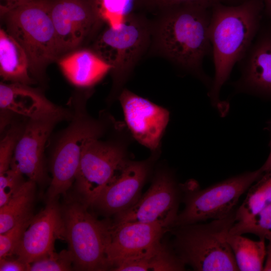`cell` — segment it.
<instances>
[{"mask_svg":"<svg viewBox=\"0 0 271 271\" xmlns=\"http://www.w3.org/2000/svg\"><path fill=\"white\" fill-rule=\"evenodd\" d=\"M211 8L194 5L173 7L152 22L150 52L200 80L210 88L212 81L203 69L211 53L209 39Z\"/></svg>","mask_w":271,"mask_h":271,"instance_id":"cell-1","label":"cell"},{"mask_svg":"<svg viewBox=\"0 0 271 271\" xmlns=\"http://www.w3.org/2000/svg\"><path fill=\"white\" fill-rule=\"evenodd\" d=\"M263 13L261 0H244L235 5L218 3L211 8L209 39L215 74L208 96L222 115L227 111L228 104L220 100L221 89L250 47Z\"/></svg>","mask_w":271,"mask_h":271,"instance_id":"cell-2","label":"cell"},{"mask_svg":"<svg viewBox=\"0 0 271 271\" xmlns=\"http://www.w3.org/2000/svg\"><path fill=\"white\" fill-rule=\"evenodd\" d=\"M87 95L74 98L70 103V122L60 133L52 152V178L46 194L47 201L66 195L74 184L86 142L104 136L116 122L105 111L98 118L90 115L86 108Z\"/></svg>","mask_w":271,"mask_h":271,"instance_id":"cell-3","label":"cell"},{"mask_svg":"<svg viewBox=\"0 0 271 271\" xmlns=\"http://www.w3.org/2000/svg\"><path fill=\"white\" fill-rule=\"evenodd\" d=\"M104 136L84 145L74 182L76 197L88 207L130 160L133 138L124 123L116 121L109 136Z\"/></svg>","mask_w":271,"mask_h":271,"instance_id":"cell-4","label":"cell"},{"mask_svg":"<svg viewBox=\"0 0 271 271\" xmlns=\"http://www.w3.org/2000/svg\"><path fill=\"white\" fill-rule=\"evenodd\" d=\"M151 35L152 22L143 13L132 11L118 28L107 26L96 39L92 50L111 68L109 103L118 99L135 66L149 49Z\"/></svg>","mask_w":271,"mask_h":271,"instance_id":"cell-5","label":"cell"},{"mask_svg":"<svg viewBox=\"0 0 271 271\" xmlns=\"http://www.w3.org/2000/svg\"><path fill=\"white\" fill-rule=\"evenodd\" d=\"M235 211L207 223L172 228V247L178 257L194 270H239L226 238L236 222Z\"/></svg>","mask_w":271,"mask_h":271,"instance_id":"cell-6","label":"cell"},{"mask_svg":"<svg viewBox=\"0 0 271 271\" xmlns=\"http://www.w3.org/2000/svg\"><path fill=\"white\" fill-rule=\"evenodd\" d=\"M3 16L6 31L27 53L31 75L35 81H43L46 67L60 54L50 14V1L34 0Z\"/></svg>","mask_w":271,"mask_h":271,"instance_id":"cell-7","label":"cell"},{"mask_svg":"<svg viewBox=\"0 0 271 271\" xmlns=\"http://www.w3.org/2000/svg\"><path fill=\"white\" fill-rule=\"evenodd\" d=\"M76 197L62 207L64 239L68 244L74 269L110 270L106 250L111 223L97 219Z\"/></svg>","mask_w":271,"mask_h":271,"instance_id":"cell-8","label":"cell"},{"mask_svg":"<svg viewBox=\"0 0 271 271\" xmlns=\"http://www.w3.org/2000/svg\"><path fill=\"white\" fill-rule=\"evenodd\" d=\"M264 172L261 168L227 178L205 189L195 180L181 184L185 206L174 226L224 218L234 212L240 196Z\"/></svg>","mask_w":271,"mask_h":271,"instance_id":"cell-9","label":"cell"},{"mask_svg":"<svg viewBox=\"0 0 271 271\" xmlns=\"http://www.w3.org/2000/svg\"><path fill=\"white\" fill-rule=\"evenodd\" d=\"M182 199L181 184L167 168H158L148 190L127 210L114 215L115 223L157 224L169 229L174 227Z\"/></svg>","mask_w":271,"mask_h":271,"instance_id":"cell-10","label":"cell"},{"mask_svg":"<svg viewBox=\"0 0 271 271\" xmlns=\"http://www.w3.org/2000/svg\"><path fill=\"white\" fill-rule=\"evenodd\" d=\"M70 108L41 113L26 120L23 132L16 146L10 168L26 176L37 185L47 179L44 152L47 141L57 123L69 120Z\"/></svg>","mask_w":271,"mask_h":271,"instance_id":"cell-11","label":"cell"},{"mask_svg":"<svg viewBox=\"0 0 271 271\" xmlns=\"http://www.w3.org/2000/svg\"><path fill=\"white\" fill-rule=\"evenodd\" d=\"M160 152V149L151 152L145 160L128 161L92 206L107 216H114L132 207L141 197L142 188Z\"/></svg>","mask_w":271,"mask_h":271,"instance_id":"cell-12","label":"cell"},{"mask_svg":"<svg viewBox=\"0 0 271 271\" xmlns=\"http://www.w3.org/2000/svg\"><path fill=\"white\" fill-rule=\"evenodd\" d=\"M118 99L133 139L151 152L160 149L170 113L165 108L124 88Z\"/></svg>","mask_w":271,"mask_h":271,"instance_id":"cell-13","label":"cell"},{"mask_svg":"<svg viewBox=\"0 0 271 271\" xmlns=\"http://www.w3.org/2000/svg\"><path fill=\"white\" fill-rule=\"evenodd\" d=\"M238 63L240 76L233 83L235 91L271 101V23L266 27L260 26Z\"/></svg>","mask_w":271,"mask_h":271,"instance_id":"cell-14","label":"cell"},{"mask_svg":"<svg viewBox=\"0 0 271 271\" xmlns=\"http://www.w3.org/2000/svg\"><path fill=\"white\" fill-rule=\"evenodd\" d=\"M50 14L60 53L76 48L101 23L88 0L51 1Z\"/></svg>","mask_w":271,"mask_h":271,"instance_id":"cell-15","label":"cell"},{"mask_svg":"<svg viewBox=\"0 0 271 271\" xmlns=\"http://www.w3.org/2000/svg\"><path fill=\"white\" fill-rule=\"evenodd\" d=\"M57 239H64L62 208L58 198L47 201L46 207L33 216L13 255L29 264L54 251Z\"/></svg>","mask_w":271,"mask_h":271,"instance_id":"cell-16","label":"cell"},{"mask_svg":"<svg viewBox=\"0 0 271 271\" xmlns=\"http://www.w3.org/2000/svg\"><path fill=\"white\" fill-rule=\"evenodd\" d=\"M169 230L157 224L112 223L106 250L110 270L120 262L150 250L162 241Z\"/></svg>","mask_w":271,"mask_h":271,"instance_id":"cell-17","label":"cell"},{"mask_svg":"<svg viewBox=\"0 0 271 271\" xmlns=\"http://www.w3.org/2000/svg\"><path fill=\"white\" fill-rule=\"evenodd\" d=\"M61 106L48 99L42 92L18 83L0 84V108L26 118L58 110Z\"/></svg>","mask_w":271,"mask_h":271,"instance_id":"cell-18","label":"cell"},{"mask_svg":"<svg viewBox=\"0 0 271 271\" xmlns=\"http://www.w3.org/2000/svg\"><path fill=\"white\" fill-rule=\"evenodd\" d=\"M58 62L67 79L75 86L83 88L93 86L111 69L92 50L74 51L60 59Z\"/></svg>","mask_w":271,"mask_h":271,"instance_id":"cell-19","label":"cell"},{"mask_svg":"<svg viewBox=\"0 0 271 271\" xmlns=\"http://www.w3.org/2000/svg\"><path fill=\"white\" fill-rule=\"evenodd\" d=\"M0 74L4 80L30 85L28 57L21 45L4 29L0 30Z\"/></svg>","mask_w":271,"mask_h":271,"instance_id":"cell-20","label":"cell"},{"mask_svg":"<svg viewBox=\"0 0 271 271\" xmlns=\"http://www.w3.org/2000/svg\"><path fill=\"white\" fill-rule=\"evenodd\" d=\"M185 266L173 247L161 241L147 252L120 262L112 270L181 271Z\"/></svg>","mask_w":271,"mask_h":271,"instance_id":"cell-21","label":"cell"},{"mask_svg":"<svg viewBox=\"0 0 271 271\" xmlns=\"http://www.w3.org/2000/svg\"><path fill=\"white\" fill-rule=\"evenodd\" d=\"M226 238L239 270H263L266 254L264 239L255 241L230 233Z\"/></svg>","mask_w":271,"mask_h":271,"instance_id":"cell-22","label":"cell"},{"mask_svg":"<svg viewBox=\"0 0 271 271\" xmlns=\"http://www.w3.org/2000/svg\"><path fill=\"white\" fill-rule=\"evenodd\" d=\"M36 185L31 180L26 181L8 202L0 207V234L32 213Z\"/></svg>","mask_w":271,"mask_h":271,"instance_id":"cell-23","label":"cell"},{"mask_svg":"<svg viewBox=\"0 0 271 271\" xmlns=\"http://www.w3.org/2000/svg\"><path fill=\"white\" fill-rule=\"evenodd\" d=\"M271 203V170L265 172L248 189L245 199L235 211L236 222L245 221Z\"/></svg>","mask_w":271,"mask_h":271,"instance_id":"cell-24","label":"cell"},{"mask_svg":"<svg viewBox=\"0 0 271 271\" xmlns=\"http://www.w3.org/2000/svg\"><path fill=\"white\" fill-rule=\"evenodd\" d=\"M135 0H88L100 22L118 28L132 10Z\"/></svg>","mask_w":271,"mask_h":271,"instance_id":"cell-25","label":"cell"},{"mask_svg":"<svg viewBox=\"0 0 271 271\" xmlns=\"http://www.w3.org/2000/svg\"><path fill=\"white\" fill-rule=\"evenodd\" d=\"M271 232V203L250 218L235 222L229 233L240 234L249 233L264 239Z\"/></svg>","mask_w":271,"mask_h":271,"instance_id":"cell-26","label":"cell"},{"mask_svg":"<svg viewBox=\"0 0 271 271\" xmlns=\"http://www.w3.org/2000/svg\"><path fill=\"white\" fill-rule=\"evenodd\" d=\"M234 0H135L132 11L148 12L157 14L170 8L184 5H194L211 8L218 3L226 4Z\"/></svg>","mask_w":271,"mask_h":271,"instance_id":"cell-27","label":"cell"},{"mask_svg":"<svg viewBox=\"0 0 271 271\" xmlns=\"http://www.w3.org/2000/svg\"><path fill=\"white\" fill-rule=\"evenodd\" d=\"M26 120L13 121L3 132L0 142V173L10 168L13 155L23 132Z\"/></svg>","mask_w":271,"mask_h":271,"instance_id":"cell-28","label":"cell"},{"mask_svg":"<svg viewBox=\"0 0 271 271\" xmlns=\"http://www.w3.org/2000/svg\"><path fill=\"white\" fill-rule=\"evenodd\" d=\"M74 269L72 255L68 250L54 251L44 255L29 264L28 271H64Z\"/></svg>","mask_w":271,"mask_h":271,"instance_id":"cell-29","label":"cell"},{"mask_svg":"<svg viewBox=\"0 0 271 271\" xmlns=\"http://www.w3.org/2000/svg\"><path fill=\"white\" fill-rule=\"evenodd\" d=\"M30 213L4 233L0 234V258L13 255L24 232L33 217Z\"/></svg>","mask_w":271,"mask_h":271,"instance_id":"cell-30","label":"cell"},{"mask_svg":"<svg viewBox=\"0 0 271 271\" xmlns=\"http://www.w3.org/2000/svg\"><path fill=\"white\" fill-rule=\"evenodd\" d=\"M25 181L23 175L11 168L0 173V207L8 202Z\"/></svg>","mask_w":271,"mask_h":271,"instance_id":"cell-31","label":"cell"},{"mask_svg":"<svg viewBox=\"0 0 271 271\" xmlns=\"http://www.w3.org/2000/svg\"><path fill=\"white\" fill-rule=\"evenodd\" d=\"M13 255L0 258L1 271H28V263Z\"/></svg>","mask_w":271,"mask_h":271,"instance_id":"cell-32","label":"cell"},{"mask_svg":"<svg viewBox=\"0 0 271 271\" xmlns=\"http://www.w3.org/2000/svg\"><path fill=\"white\" fill-rule=\"evenodd\" d=\"M34 0H1V14L2 16L21 6L30 3Z\"/></svg>","mask_w":271,"mask_h":271,"instance_id":"cell-33","label":"cell"},{"mask_svg":"<svg viewBox=\"0 0 271 271\" xmlns=\"http://www.w3.org/2000/svg\"><path fill=\"white\" fill-rule=\"evenodd\" d=\"M265 239L268 240V244L266 247V254L263 270L271 271V232L266 236Z\"/></svg>","mask_w":271,"mask_h":271,"instance_id":"cell-34","label":"cell"},{"mask_svg":"<svg viewBox=\"0 0 271 271\" xmlns=\"http://www.w3.org/2000/svg\"><path fill=\"white\" fill-rule=\"evenodd\" d=\"M267 127L270 134V141L269 142V153L265 162L260 167L264 173L271 170V120L269 121Z\"/></svg>","mask_w":271,"mask_h":271,"instance_id":"cell-35","label":"cell"},{"mask_svg":"<svg viewBox=\"0 0 271 271\" xmlns=\"http://www.w3.org/2000/svg\"><path fill=\"white\" fill-rule=\"evenodd\" d=\"M261 1L263 5V13L266 14L271 21V0H261Z\"/></svg>","mask_w":271,"mask_h":271,"instance_id":"cell-36","label":"cell"}]
</instances>
